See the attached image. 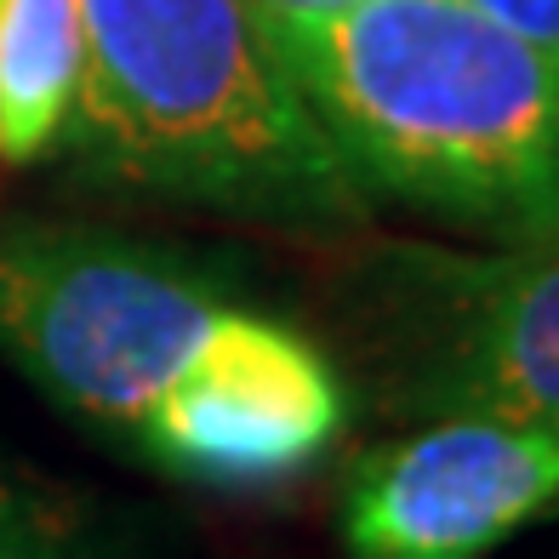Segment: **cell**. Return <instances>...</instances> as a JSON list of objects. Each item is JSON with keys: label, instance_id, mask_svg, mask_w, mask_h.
<instances>
[{"label": "cell", "instance_id": "cell-1", "mask_svg": "<svg viewBox=\"0 0 559 559\" xmlns=\"http://www.w3.org/2000/svg\"><path fill=\"white\" fill-rule=\"evenodd\" d=\"M263 35L366 200L497 246L559 240V58L463 0H354Z\"/></svg>", "mask_w": 559, "mask_h": 559}, {"label": "cell", "instance_id": "cell-2", "mask_svg": "<svg viewBox=\"0 0 559 559\" xmlns=\"http://www.w3.org/2000/svg\"><path fill=\"white\" fill-rule=\"evenodd\" d=\"M81 35L63 138L97 183L309 240L371 223L246 0H81Z\"/></svg>", "mask_w": 559, "mask_h": 559}, {"label": "cell", "instance_id": "cell-3", "mask_svg": "<svg viewBox=\"0 0 559 559\" xmlns=\"http://www.w3.org/2000/svg\"><path fill=\"white\" fill-rule=\"evenodd\" d=\"M332 320L360 389L394 417L559 423V240L360 246L332 274Z\"/></svg>", "mask_w": 559, "mask_h": 559}, {"label": "cell", "instance_id": "cell-4", "mask_svg": "<svg viewBox=\"0 0 559 559\" xmlns=\"http://www.w3.org/2000/svg\"><path fill=\"white\" fill-rule=\"evenodd\" d=\"M228 302L235 274L183 246L0 217V354L86 423L132 435Z\"/></svg>", "mask_w": 559, "mask_h": 559}, {"label": "cell", "instance_id": "cell-5", "mask_svg": "<svg viewBox=\"0 0 559 559\" xmlns=\"http://www.w3.org/2000/svg\"><path fill=\"white\" fill-rule=\"evenodd\" d=\"M348 428V377L309 332L228 309L148 400L132 440L177 479L263 491L320 468Z\"/></svg>", "mask_w": 559, "mask_h": 559}, {"label": "cell", "instance_id": "cell-6", "mask_svg": "<svg viewBox=\"0 0 559 559\" xmlns=\"http://www.w3.org/2000/svg\"><path fill=\"white\" fill-rule=\"evenodd\" d=\"M559 508V423L440 417L343 479L354 559H486Z\"/></svg>", "mask_w": 559, "mask_h": 559}, {"label": "cell", "instance_id": "cell-7", "mask_svg": "<svg viewBox=\"0 0 559 559\" xmlns=\"http://www.w3.org/2000/svg\"><path fill=\"white\" fill-rule=\"evenodd\" d=\"M81 0H0V160H46L81 97Z\"/></svg>", "mask_w": 559, "mask_h": 559}, {"label": "cell", "instance_id": "cell-8", "mask_svg": "<svg viewBox=\"0 0 559 559\" xmlns=\"http://www.w3.org/2000/svg\"><path fill=\"white\" fill-rule=\"evenodd\" d=\"M0 559H97L63 508L35 479L0 463Z\"/></svg>", "mask_w": 559, "mask_h": 559}, {"label": "cell", "instance_id": "cell-9", "mask_svg": "<svg viewBox=\"0 0 559 559\" xmlns=\"http://www.w3.org/2000/svg\"><path fill=\"white\" fill-rule=\"evenodd\" d=\"M463 7L486 12L508 35H520L525 46L559 58V0H463Z\"/></svg>", "mask_w": 559, "mask_h": 559}, {"label": "cell", "instance_id": "cell-10", "mask_svg": "<svg viewBox=\"0 0 559 559\" xmlns=\"http://www.w3.org/2000/svg\"><path fill=\"white\" fill-rule=\"evenodd\" d=\"M258 17H325V12H343L354 0H246Z\"/></svg>", "mask_w": 559, "mask_h": 559}]
</instances>
